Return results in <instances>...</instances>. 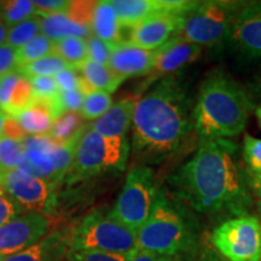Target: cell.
<instances>
[{"label": "cell", "mask_w": 261, "mask_h": 261, "mask_svg": "<svg viewBox=\"0 0 261 261\" xmlns=\"http://www.w3.org/2000/svg\"><path fill=\"white\" fill-rule=\"evenodd\" d=\"M97 2H70L67 16L71 21L91 27Z\"/></svg>", "instance_id": "33"}, {"label": "cell", "mask_w": 261, "mask_h": 261, "mask_svg": "<svg viewBox=\"0 0 261 261\" xmlns=\"http://www.w3.org/2000/svg\"><path fill=\"white\" fill-rule=\"evenodd\" d=\"M31 81L35 98H52L60 93L54 76L28 77Z\"/></svg>", "instance_id": "36"}, {"label": "cell", "mask_w": 261, "mask_h": 261, "mask_svg": "<svg viewBox=\"0 0 261 261\" xmlns=\"http://www.w3.org/2000/svg\"><path fill=\"white\" fill-rule=\"evenodd\" d=\"M69 250L130 254L138 250L137 232L114 217L112 210L94 208L67 227Z\"/></svg>", "instance_id": "6"}, {"label": "cell", "mask_w": 261, "mask_h": 261, "mask_svg": "<svg viewBox=\"0 0 261 261\" xmlns=\"http://www.w3.org/2000/svg\"><path fill=\"white\" fill-rule=\"evenodd\" d=\"M214 249L226 261H261V224L254 215L221 223L211 234Z\"/></svg>", "instance_id": "10"}, {"label": "cell", "mask_w": 261, "mask_h": 261, "mask_svg": "<svg viewBox=\"0 0 261 261\" xmlns=\"http://www.w3.org/2000/svg\"><path fill=\"white\" fill-rule=\"evenodd\" d=\"M158 190L154 171L149 166L133 162L126 174L122 190L112 208L113 215L137 232L151 213Z\"/></svg>", "instance_id": "9"}, {"label": "cell", "mask_w": 261, "mask_h": 261, "mask_svg": "<svg viewBox=\"0 0 261 261\" xmlns=\"http://www.w3.org/2000/svg\"><path fill=\"white\" fill-rule=\"evenodd\" d=\"M9 115L5 114L4 112L0 110V138L4 137V130H5V126H6V121H8Z\"/></svg>", "instance_id": "46"}, {"label": "cell", "mask_w": 261, "mask_h": 261, "mask_svg": "<svg viewBox=\"0 0 261 261\" xmlns=\"http://www.w3.org/2000/svg\"><path fill=\"white\" fill-rule=\"evenodd\" d=\"M194 106L180 73L159 80L138 98L130 127L135 163L158 165L174 154L194 129Z\"/></svg>", "instance_id": "2"}, {"label": "cell", "mask_w": 261, "mask_h": 261, "mask_svg": "<svg viewBox=\"0 0 261 261\" xmlns=\"http://www.w3.org/2000/svg\"><path fill=\"white\" fill-rule=\"evenodd\" d=\"M248 185L252 189L257 197L261 200V174L260 175H248Z\"/></svg>", "instance_id": "44"}, {"label": "cell", "mask_w": 261, "mask_h": 261, "mask_svg": "<svg viewBox=\"0 0 261 261\" xmlns=\"http://www.w3.org/2000/svg\"><path fill=\"white\" fill-rule=\"evenodd\" d=\"M19 214H22V211L17 204L4 191L0 190V227Z\"/></svg>", "instance_id": "41"}, {"label": "cell", "mask_w": 261, "mask_h": 261, "mask_svg": "<svg viewBox=\"0 0 261 261\" xmlns=\"http://www.w3.org/2000/svg\"><path fill=\"white\" fill-rule=\"evenodd\" d=\"M137 99L138 97H127L113 103L110 109L91 123L90 127L107 138H126L132 127Z\"/></svg>", "instance_id": "17"}, {"label": "cell", "mask_w": 261, "mask_h": 261, "mask_svg": "<svg viewBox=\"0 0 261 261\" xmlns=\"http://www.w3.org/2000/svg\"><path fill=\"white\" fill-rule=\"evenodd\" d=\"M6 37H8V27L4 24L3 19L0 18V45L6 44Z\"/></svg>", "instance_id": "45"}, {"label": "cell", "mask_w": 261, "mask_h": 261, "mask_svg": "<svg viewBox=\"0 0 261 261\" xmlns=\"http://www.w3.org/2000/svg\"><path fill=\"white\" fill-rule=\"evenodd\" d=\"M227 42L248 58H261V2H248L234 19Z\"/></svg>", "instance_id": "14"}, {"label": "cell", "mask_w": 261, "mask_h": 261, "mask_svg": "<svg viewBox=\"0 0 261 261\" xmlns=\"http://www.w3.org/2000/svg\"><path fill=\"white\" fill-rule=\"evenodd\" d=\"M113 106L112 94L106 91H93L84 97L80 115L85 121H96Z\"/></svg>", "instance_id": "26"}, {"label": "cell", "mask_w": 261, "mask_h": 261, "mask_svg": "<svg viewBox=\"0 0 261 261\" xmlns=\"http://www.w3.org/2000/svg\"><path fill=\"white\" fill-rule=\"evenodd\" d=\"M244 5L246 2L232 0L197 2L185 16L177 37L201 47H212L227 41L234 19Z\"/></svg>", "instance_id": "7"}, {"label": "cell", "mask_w": 261, "mask_h": 261, "mask_svg": "<svg viewBox=\"0 0 261 261\" xmlns=\"http://www.w3.org/2000/svg\"><path fill=\"white\" fill-rule=\"evenodd\" d=\"M69 68H71L69 64H67L62 58L52 54L50 56L34 62V63L18 68V71L25 77L56 76L61 71L69 69Z\"/></svg>", "instance_id": "28"}, {"label": "cell", "mask_w": 261, "mask_h": 261, "mask_svg": "<svg viewBox=\"0 0 261 261\" xmlns=\"http://www.w3.org/2000/svg\"><path fill=\"white\" fill-rule=\"evenodd\" d=\"M91 29H92V35L108 42L112 46L126 40L122 37V27L117 18L116 11L109 0L97 2L91 22Z\"/></svg>", "instance_id": "19"}, {"label": "cell", "mask_w": 261, "mask_h": 261, "mask_svg": "<svg viewBox=\"0 0 261 261\" xmlns=\"http://www.w3.org/2000/svg\"><path fill=\"white\" fill-rule=\"evenodd\" d=\"M52 54H54V42L45 35L40 34L16 50V64L17 68H22Z\"/></svg>", "instance_id": "24"}, {"label": "cell", "mask_w": 261, "mask_h": 261, "mask_svg": "<svg viewBox=\"0 0 261 261\" xmlns=\"http://www.w3.org/2000/svg\"><path fill=\"white\" fill-rule=\"evenodd\" d=\"M77 73L92 90L106 91L112 94L121 86L125 77L120 76L110 69L109 65H103L90 60L85 61L76 68Z\"/></svg>", "instance_id": "20"}, {"label": "cell", "mask_w": 261, "mask_h": 261, "mask_svg": "<svg viewBox=\"0 0 261 261\" xmlns=\"http://www.w3.org/2000/svg\"><path fill=\"white\" fill-rule=\"evenodd\" d=\"M201 46L174 37L171 40L155 50L152 69L146 77L143 89L151 87L159 80L181 73L189 64L194 63L202 52Z\"/></svg>", "instance_id": "13"}, {"label": "cell", "mask_w": 261, "mask_h": 261, "mask_svg": "<svg viewBox=\"0 0 261 261\" xmlns=\"http://www.w3.org/2000/svg\"><path fill=\"white\" fill-rule=\"evenodd\" d=\"M243 162L248 175L261 174V139L250 135H244L242 146Z\"/></svg>", "instance_id": "31"}, {"label": "cell", "mask_w": 261, "mask_h": 261, "mask_svg": "<svg viewBox=\"0 0 261 261\" xmlns=\"http://www.w3.org/2000/svg\"><path fill=\"white\" fill-rule=\"evenodd\" d=\"M41 34V17L34 15L27 21L22 22L15 27L8 29L6 44L17 50L32 39Z\"/></svg>", "instance_id": "27"}, {"label": "cell", "mask_w": 261, "mask_h": 261, "mask_svg": "<svg viewBox=\"0 0 261 261\" xmlns=\"http://www.w3.org/2000/svg\"><path fill=\"white\" fill-rule=\"evenodd\" d=\"M34 98L35 96L34 92H33L31 81L24 75H22V77L16 85L11 97H10L8 107H6L4 113L12 117L17 116L18 114L24 112L25 109H28L32 106V103L34 102Z\"/></svg>", "instance_id": "29"}, {"label": "cell", "mask_w": 261, "mask_h": 261, "mask_svg": "<svg viewBox=\"0 0 261 261\" xmlns=\"http://www.w3.org/2000/svg\"><path fill=\"white\" fill-rule=\"evenodd\" d=\"M191 255V253H190ZM178 261H182L180 257H179ZM185 261H226L224 257H221L218 253H212V252H201L195 254V255H191L190 259Z\"/></svg>", "instance_id": "43"}, {"label": "cell", "mask_w": 261, "mask_h": 261, "mask_svg": "<svg viewBox=\"0 0 261 261\" xmlns=\"http://www.w3.org/2000/svg\"><path fill=\"white\" fill-rule=\"evenodd\" d=\"M132 254H115L98 250H69L65 259L67 261H128Z\"/></svg>", "instance_id": "32"}, {"label": "cell", "mask_w": 261, "mask_h": 261, "mask_svg": "<svg viewBox=\"0 0 261 261\" xmlns=\"http://www.w3.org/2000/svg\"><path fill=\"white\" fill-rule=\"evenodd\" d=\"M69 252L67 226L51 231L34 246L0 261H62Z\"/></svg>", "instance_id": "18"}, {"label": "cell", "mask_w": 261, "mask_h": 261, "mask_svg": "<svg viewBox=\"0 0 261 261\" xmlns=\"http://www.w3.org/2000/svg\"><path fill=\"white\" fill-rule=\"evenodd\" d=\"M84 97L79 89L60 92V102L63 113H79L83 106Z\"/></svg>", "instance_id": "38"}, {"label": "cell", "mask_w": 261, "mask_h": 261, "mask_svg": "<svg viewBox=\"0 0 261 261\" xmlns=\"http://www.w3.org/2000/svg\"><path fill=\"white\" fill-rule=\"evenodd\" d=\"M54 55L62 58L65 63L76 69L89 60L86 39L70 37L54 42Z\"/></svg>", "instance_id": "23"}, {"label": "cell", "mask_w": 261, "mask_h": 261, "mask_svg": "<svg viewBox=\"0 0 261 261\" xmlns=\"http://www.w3.org/2000/svg\"><path fill=\"white\" fill-rule=\"evenodd\" d=\"M35 15L34 3L31 0L0 2V18L6 27L12 28Z\"/></svg>", "instance_id": "25"}, {"label": "cell", "mask_w": 261, "mask_h": 261, "mask_svg": "<svg viewBox=\"0 0 261 261\" xmlns=\"http://www.w3.org/2000/svg\"><path fill=\"white\" fill-rule=\"evenodd\" d=\"M252 102L237 81L221 69L204 77L194 106V130L200 139H231L246 129Z\"/></svg>", "instance_id": "3"}, {"label": "cell", "mask_w": 261, "mask_h": 261, "mask_svg": "<svg viewBox=\"0 0 261 261\" xmlns=\"http://www.w3.org/2000/svg\"><path fill=\"white\" fill-rule=\"evenodd\" d=\"M179 257L167 256V255H160L151 252H146V250H136L129 257L128 261H178Z\"/></svg>", "instance_id": "42"}, {"label": "cell", "mask_w": 261, "mask_h": 261, "mask_svg": "<svg viewBox=\"0 0 261 261\" xmlns=\"http://www.w3.org/2000/svg\"><path fill=\"white\" fill-rule=\"evenodd\" d=\"M41 34L55 42L70 37L87 39L92 35V29L71 21L67 14H60L41 18Z\"/></svg>", "instance_id": "21"}, {"label": "cell", "mask_w": 261, "mask_h": 261, "mask_svg": "<svg viewBox=\"0 0 261 261\" xmlns=\"http://www.w3.org/2000/svg\"><path fill=\"white\" fill-rule=\"evenodd\" d=\"M175 200L203 214H248L252 204L238 145L231 139H200L194 156L168 179Z\"/></svg>", "instance_id": "1"}, {"label": "cell", "mask_w": 261, "mask_h": 261, "mask_svg": "<svg viewBox=\"0 0 261 261\" xmlns=\"http://www.w3.org/2000/svg\"><path fill=\"white\" fill-rule=\"evenodd\" d=\"M257 211H259V217H260V224H261V201L257 203Z\"/></svg>", "instance_id": "48"}, {"label": "cell", "mask_w": 261, "mask_h": 261, "mask_svg": "<svg viewBox=\"0 0 261 261\" xmlns=\"http://www.w3.org/2000/svg\"><path fill=\"white\" fill-rule=\"evenodd\" d=\"M187 15L159 14L151 16L130 28L127 40L145 50H158L171 39L177 37L181 31Z\"/></svg>", "instance_id": "15"}, {"label": "cell", "mask_w": 261, "mask_h": 261, "mask_svg": "<svg viewBox=\"0 0 261 261\" xmlns=\"http://www.w3.org/2000/svg\"><path fill=\"white\" fill-rule=\"evenodd\" d=\"M155 51H149L132 44L128 40H123L112 46L109 67L114 73L120 76H148L154 64Z\"/></svg>", "instance_id": "16"}, {"label": "cell", "mask_w": 261, "mask_h": 261, "mask_svg": "<svg viewBox=\"0 0 261 261\" xmlns=\"http://www.w3.org/2000/svg\"><path fill=\"white\" fill-rule=\"evenodd\" d=\"M196 228L184 205L159 188L148 220L137 231V246L160 255L180 257L195 249Z\"/></svg>", "instance_id": "4"}, {"label": "cell", "mask_w": 261, "mask_h": 261, "mask_svg": "<svg viewBox=\"0 0 261 261\" xmlns=\"http://www.w3.org/2000/svg\"><path fill=\"white\" fill-rule=\"evenodd\" d=\"M87 126L89 125H85V120L80 113H65L54 122L45 136L57 144H69L80 138Z\"/></svg>", "instance_id": "22"}, {"label": "cell", "mask_w": 261, "mask_h": 261, "mask_svg": "<svg viewBox=\"0 0 261 261\" xmlns=\"http://www.w3.org/2000/svg\"><path fill=\"white\" fill-rule=\"evenodd\" d=\"M87 52H89V60L96 63L108 65L109 64L110 55H112V45L100 40L94 35H91L86 39Z\"/></svg>", "instance_id": "34"}, {"label": "cell", "mask_w": 261, "mask_h": 261, "mask_svg": "<svg viewBox=\"0 0 261 261\" xmlns=\"http://www.w3.org/2000/svg\"><path fill=\"white\" fill-rule=\"evenodd\" d=\"M54 77H55V81H56L60 92L79 89L80 74L77 73V70L74 69V68H69V69L61 71L60 74H57L56 76Z\"/></svg>", "instance_id": "39"}, {"label": "cell", "mask_w": 261, "mask_h": 261, "mask_svg": "<svg viewBox=\"0 0 261 261\" xmlns=\"http://www.w3.org/2000/svg\"><path fill=\"white\" fill-rule=\"evenodd\" d=\"M255 114H256V119H257V121H259V125H260V127H261V107L257 108L256 112H255Z\"/></svg>", "instance_id": "47"}, {"label": "cell", "mask_w": 261, "mask_h": 261, "mask_svg": "<svg viewBox=\"0 0 261 261\" xmlns=\"http://www.w3.org/2000/svg\"><path fill=\"white\" fill-rule=\"evenodd\" d=\"M2 184H3V174H0V190H2Z\"/></svg>", "instance_id": "49"}, {"label": "cell", "mask_w": 261, "mask_h": 261, "mask_svg": "<svg viewBox=\"0 0 261 261\" xmlns=\"http://www.w3.org/2000/svg\"><path fill=\"white\" fill-rule=\"evenodd\" d=\"M21 77L22 74L18 70L0 77V110L2 112H4L6 107H8L10 97H11L16 85H17Z\"/></svg>", "instance_id": "37"}, {"label": "cell", "mask_w": 261, "mask_h": 261, "mask_svg": "<svg viewBox=\"0 0 261 261\" xmlns=\"http://www.w3.org/2000/svg\"><path fill=\"white\" fill-rule=\"evenodd\" d=\"M52 218L28 212L0 227V260L34 246L51 232Z\"/></svg>", "instance_id": "12"}, {"label": "cell", "mask_w": 261, "mask_h": 261, "mask_svg": "<svg viewBox=\"0 0 261 261\" xmlns=\"http://www.w3.org/2000/svg\"><path fill=\"white\" fill-rule=\"evenodd\" d=\"M35 15L39 17H50V16L67 14L70 2L68 0H35Z\"/></svg>", "instance_id": "35"}, {"label": "cell", "mask_w": 261, "mask_h": 261, "mask_svg": "<svg viewBox=\"0 0 261 261\" xmlns=\"http://www.w3.org/2000/svg\"><path fill=\"white\" fill-rule=\"evenodd\" d=\"M2 190L17 204L22 213L35 212L51 217L60 207V189L39 178H33L18 169L3 174Z\"/></svg>", "instance_id": "11"}, {"label": "cell", "mask_w": 261, "mask_h": 261, "mask_svg": "<svg viewBox=\"0 0 261 261\" xmlns=\"http://www.w3.org/2000/svg\"><path fill=\"white\" fill-rule=\"evenodd\" d=\"M23 145L22 142L2 137L0 138V174L17 169Z\"/></svg>", "instance_id": "30"}, {"label": "cell", "mask_w": 261, "mask_h": 261, "mask_svg": "<svg viewBox=\"0 0 261 261\" xmlns=\"http://www.w3.org/2000/svg\"><path fill=\"white\" fill-rule=\"evenodd\" d=\"M18 70L16 64V50L9 44L0 45V77Z\"/></svg>", "instance_id": "40"}, {"label": "cell", "mask_w": 261, "mask_h": 261, "mask_svg": "<svg viewBox=\"0 0 261 261\" xmlns=\"http://www.w3.org/2000/svg\"><path fill=\"white\" fill-rule=\"evenodd\" d=\"M129 154L130 142L127 137L107 138L89 125L77 140L73 165L62 185L71 187L106 174L125 172Z\"/></svg>", "instance_id": "5"}, {"label": "cell", "mask_w": 261, "mask_h": 261, "mask_svg": "<svg viewBox=\"0 0 261 261\" xmlns=\"http://www.w3.org/2000/svg\"><path fill=\"white\" fill-rule=\"evenodd\" d=\"M77 140L69 144H57L46 136H28L22 142L23 150L17 169L29 177L42 179L61 189L73 165Z\"/></svg>", "instance_id": "8"}]
</instances>
